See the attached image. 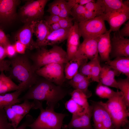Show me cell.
I'll list each match as a JSON object with an SVG mask.
<instances>
[{"label": "cell", "instance_id": "20", "mask_svg": "<svg viewBox=\"0 0 129 129\" xmlns=\"http://www.w3.org/2000/svg\"><path fill=\"white\" fill-rule=\"evenodd\" d=\"M70 29L61 28L51 31L46 39L44 47L48 45H57L67 40Z\"/></svg>", "mask_w": 129, "mask_h": 129}, {"label": "cell", "instance_id": "39", "mask_svg": "<svg viewBox=\"0 0 129 129\" xmlns=\"http://www.w3.org/2000/svg\"><path fill=\"white\" fill-rule=\"evenodd\" d=\"M47 11L50 15L59 16L60 12V8L58 0H54L49 4Z\"/></svg>", "mask_w": 129, "mask_h": 129}, {"label": "cell", "instance_id": "13", "mask_svg": "<svg viewBox=\"0 0 129 129\" xmlns=\"http://www.w3.org/2000/svg\"><path fill=\"white\" fill-rule=\"evenodd\" d=\"M92 112V107L91 105L87 111L83 114L72 115L69 123L63 126L62 128L64 129H94L91 123Z\"/></svg>", "mask_w": 129, "mask_h": 129}, {"label": "cell", "instance_id": "47", "mask_svg": "<svg viewBox=\"0 0 129 129\" xmlns=\"http://www.w3.org/2000/svg\"><path fill=\"white\" fill-rule=\"evenodd\" d=\"M118 34L121 37L129 36V20L124 24L123 28L118 31Z\"/></svg>", "mask_w": 129, "mask_h": 129}, {"label": "cell", "instance_id": "49", "mask_svg": "<svg viewBox=\"0 0 129 129\" xmlns=\"http://www.w3.org/2000/svg\"><path fill=\"white\" fill-rule=\"evenodd\" d=\"M9 43H10L5 33L2 30L0 29V44L5 47Z\"/></svg>", "mask_w": 129, "mask_h": 129}, {"label": "cell", "instance_id": "46", "mask_svg": "<svg viewBox=\"0 0 129 129\" xmlns=\"http://www.w3.org/2000/svg\"><path fill=\"white\" fill-rule=\"evenodd\" d=\"M14 45L17 53L20 54H25L26 48L24 44L20 41H17Z\"/></svg>", "mask_w": 129, "mask_h": 129}, {"label": "cell", "instance_id": "32", "mask_svg": "<svg viewBox=\"0 0 129 129\" xmlns=\"http://www.w3.org/2000/svg\"><path fill=\"white\" fill-rule=\"evenodd\" d=\"M116 91L108 86L99 83L95 90L96 94L99 97L108 99L116 93Z\"/></svg>", "mask_w": 129, "mask_h": 129}, {"label": "cell", "instance_id": "19", "mask_svg": "<svg viewBox=\"0 0 129 129\" xmlns=\"http://www.w3.org/2000/svg\"><path fill=\"white\" fill-rule=\"evenodd\" d=\"M121 74L106 64L102 67L99 76V83L108 86L118 89L117 81L115 77Z\"/></svg>", "mask_w": 129, "mask_h": 129}, {"label": "cell", "instance_id": "44", "mask_svg": "<svg viewBox=\"0 0 129 129\" xmlns=\"http://www.w3.org/2000/svg\"><path fill=\"white\" fill-rule=\"evenodd\" d=\"M7 56L10 58H12L16 55L17 53L14 45L9 43L5 47Z\"/></svg>", "mask_w": 129, "mask_h": 129}, {"label": "cell", "instance_id": "23", "mask_svg": "<svg viewBox=\"0 0 129 129\" xmlns=\"http://www.w3.org/2000/svg\"><path fill=\"white\" fill-rule=\"evenodd\" d=\"M88 62L87 60L79 59L75 58L65 64L64 73L66 79L70 80L78 72L82 64Z\"/></svg>", "mask_w": 129, "mask_h": 129}, {"label": "cell", "instance_id": "50", "mask_svg": "<svg viewBox=\"0 0 129 129\" xmlns=\"http://www.w3.org/2000/svg\"><path fill=\"white\" fill-rule=\"evenodd\" d=\"M7 56L5 47L0 44V61L4 60L5 58Z\"/></svg>", "mask_w": 129, "mask_h": 129}, {"label": "cell", "instance_id": "17", "mask_svg": "<svg viewBox=\"0 0 129 129\" xmlns=\"http://www.w3.org/2000/svg\"><path fill=\"white\" fill-rule=\"evenodd\" d=\"M33 34L37 38L36 49L44 47L46 39L51 31L49 26L44 20L42 19L33 21Z\"/></svg>", "mask_w": 129, "mask_h": 129}, {"label": "cell", "instance_id": "33", "mask_svg": "<svg viewBox=\"0 0 129 129\" xmlns=\"http://www.w3.org/2000/svg\"><path fill=\"white\" fill-rule=\"evenodd\" d=\"M102 66L98 56L93 59L91 74V80L92 81L99 83V76Z\"/></svg>", "mask_w": 129, "mask_h": 129}, {"label": "cell", "instance_id": "1", "mask_svg": "<svg viewBox=\"0 0 129 129\" xmlns=\"http://www.w3.org/2000/svg\"><path fill=\"white\" fill-rule=\"evenodd\" d=\"M40 77L38 76L35 83L24 95L19 98V101L20 102L30 99L46 101L47 107L54 108L59 102L67 95V91L61 86Z\"/></svg>", "mask_w": 129, "mask_h": 129}, {"label": "cell", "instance_id": "12", "mask_svg": "<svg viewBox=\"0 0 129 129\" xmlns=\"http://www.w3.org/2000/svg\"><path fill=\"white\" fill-rule=\"evenodd\" d=\"M20 2L18 0H0V23H11L16 19V8Z\"/></svg>", "mask_w": 129, "mask_h": 129}, {"label": "cell", "instance_id": "11", "mask_svg": "<svg viewBox=\"0 0 129 129\" xmlns=\"http://www.w3.org/2000/svg\"><path fill=\"white\" fill-rule=\"evenodd\" d=\"M99 37L83 40L80 43L75 58L79 59L90 60L98 57L97 45Z\"/></svg>", "mask_w": 129, "mask_h": 129}, {"label": "cell", "instance_id": "40", "mask_svg": "<svg viewBox=\"0 0 129 129\" xmlns=\"http://www.w3.org/2000/svg\"><path fill=\"white\" fill-rule=\"evenodd\" d=\"M74 18L72 17L61 18L58 23L61 28L64 29H70L73 25V21Z\"/></svg>", "mask_w": 129, "mask_h": 129}, {"label": "cell", "instance_id": "14", "mask_svg": "<svg viewBox=\"0 0 129 129\" xmlns=\"http://www.w3.org/2000/svg\"><path fill=\"white\" fill-rule=\"evenodd\" d=\"M114 32L111 38V49L110 57H129V39L122 37Z\"/></svg>", "mask_w": 129, "mask_h": 129}, {"label": "cell", "instance_id": "2", "mask_svg": "<svg viewBox=\"0 0 129 129\" xmlns=\"http://www.w3.org/2000/svg\"><path fill=\"white\" fill-rule=\"evenodd\" d=\"M9 60V77L19 83L22 92L28 89L35 83L38 76L29 56L25 54L16 55Z\"/></svg>", "mask_w": 129, "mask_h": 129}, {"label": "cell", "instance_id": "35", "mask_svg": "<svg viewBox=\"0 0 129 129\" xmlns=\"http://www.w3.org/2000/svg\"><path fill=\"white\" fill-rule=\"evenodd\" d=\"M84 6L86 9L95 13L97 16L104 14V9L101 0L90 2Z\"/></svg>", "mask_w": 129, "mask_h": 129}, {"label": "cell", "instance_id": "9", "mask_svg": "<svg viewBox=\"0 0 129 129\" xmlns=\"http://www.w3.org/2000/svg\"><path fill=\"white\" fill-rule=\"evenodd\" d=\"M94 129H114L110 116L101 101H91Z\"/></svg>", "mask_w": 129, "mask_h": 129}, {"label": "cell", "instance_id": "36", "mask_svg": "<svg viewBox=\"0 0 129 129\" xmlns=\"http://www.w3.org/2000/svg\"><path fill=\"white\" fill-rule=\"evenodd\" d=\"M60 8V12L59 16L61 18H66L71 15V9L68 6L67 1L58 0Z\"/></svg>", "mask_w": 129, "mask_h": 129}, {"label": "cell", "instance_id": "3", "mask_svg": "<svg viewBox=\"0 0 129 129\" xmlns=\"http://www.w3.org/2000/svg\"><path fill=\"white\" fill-rule=\"evenodd\" d=\"M101 102L110 116L114 129H121L129 124V108L120 91H116L106 102Z\"/></svg>", "mask_w": 129, "mask_h": 129}, {"label": "cell", "instance_id": "24", "mask_svg": "<svg viewBox=\"0 0 129 129\" xmlns=\"http://www.w3.org/2000/svg\"><path fill=\"white\" fill-rule=\"evenodd\" d=\"M22 92L18 90L11 93L0 94V110L20 102L19 97Z\"/></svg>", "mask_w": 129, "mask_h": 129}, {"label": "cell", "instance_id": "34", "mask_svg": "<svg viewBox=\"0 0 129 129\" xmlns=\"http://www.w3.org/2000/svg\"><path fill=\"white\" fill-rule=\"evenodd\" d=\"M91 80L87 78L76 84L71 86L74 89L78 90L82 92L88 98L92 95V92L88 89Z\"/></svg>", "mask_w": 129, "mask_h": 129}, {"label": "cell", "instance_id": "48", "mask_svg": "<svg viewBox=\"0 0 129 129\" xmlns=\"http://www.w3.org/2000/svg\"><path fill=\"white\" fill-rule=\"evenodd\" d=\"M10 67V62L9 60L0 61V72L9 71Z\"/></svg>", "mask_w": 129, "mask_h": 129}, {"label": "cell", "instance_id": "22", "mask_svg": "<svg viewBox=\"0 0 129 129\" xmlns=\"http://www.w3.org/2000/svg\"><path fill=\"white\" fill-rule=\"evenodd\" d=\"M106 64L113 68L120 74L129 77V57H116Z\"/></svg>", "mask_w": 129, "mask_h": 129}, {"label": "cell", "instance_id": "4", "mask_svg": "<svg viewBox=\"0 0 129 129\" xmlns=\"http://www.w3.org/2000/svg\"><path fill=\"white\" fill-rule=\"evenodd\" d=\"M37 49L35 52L29 56L36 71L49 64H65L69 61L66 52L61 46L55 45L49 49L45 47Z\"/></svg>", "mask_w": 129, "mask_h": 129}, {"label": "cell", "instance_id": "16", "mask_svg": "<svg viewBox=\"0 0 129 129\" xmlns=\"http://www.w3.org/2000/svg\"><path fill=\"white\" fill-rule=\"evenodd\" d=\"M33 21L26 25L17 33L16 38L26 46V49L30 50L36 49V42L33 39Z\"/></svg>", "mask_w": 129, "mask_h": 129}, {"label": "cell", "instance_id": "43", "mask_svg": "<svg viewBox=\"0 0 129 129\" xmlns=\"http://www.w3.org/2000/svg\"><path fill=\"white\" fill-rule=\"evenodd\" d=\"M34 120L32 116L27 115L26 116L25 121L21 125L15 129L12 128L10 129H26L28 125L32 123Z\"/></svg>", "mask_w": 129, "mask_h": 129}, {"label": "cell", "instance_id": "7", "mask_svg": "<svg viewBox=\"0 0 129 129\" xmlns=\"http://www.w3.org/2000/svg\"><path fill=\"white\" fill-rule=\"evenodd\" d=\"M78 24L81 36L83 40L98 38L107 31L105 21L101 15L78 22Z\"/></svg>", "mask_w": 129, "mask_h": 129}, {"label": "cell", "instance_id": "42", "mask_svg": "<svg viewBox=\"0 0 129 129\" xmlns=\"http://www.w3.org/2000/svg\"><path fill=\"white\" fill-rule=\"evenodd\" d=\"M87 78H88L78 72L70 80L69 82V84L71 86L72 85L78 83Z\"/></svg>", "mask_w": 129, "mask_h": 129}, {"label": "cell", "instance_id": "30", "mask_svg": "<svg viewBox=\"0 0 129 129\" xmlns=\"http://www.w3.org/2000/svg\"><path fill=\"white\" fill-rule=\"evenodd\" d=\"M65 107L66 109L72 115L82 114L85 113L88 109H85L79 105L71 98L66 102Z\"/></svg>", "mask_w": 129, "mask_h": 129}, {"label": "cell", "instance_id": "45", "mask_svg": "<svg viewBox=\"0 0 129 129\" xmlns=\"http://www.w3.org/2000/svg\"><path fill=\"white\" fill-rule=\"evenodd\" d=\"M45 19L44 20L50 26L54 23L58 22L61 18L59 16L50 15L49 16H46Z\"/></svg>", "mask_w": 129, "mask_h": 129}, {"label": "cell", "instance_id": "41", "mask_svg": "<svg viewBox=\"0 0 129 129\" xmlns=\"http://www.w3.org/2000/svg\"><path fill=\"white\" fill-rule=\"evenodd\" d=\"M67 4L71 9L77 5H84L87 3L91 2L94 1L93 0H67Z\"/></svg>", "mask_w": 129, "mask_h": 129}, {"label": "cell", "instance_id": "25", "mask_svg": "<svg viewBox=\"0 0 129 129\" xmlns=\"http://www.w3.org/2000/svg\"><path fill=\"white\" fill-rule=\"evenodd\" d=\"M18 85L13 82L9 77L6 76L4 71L0 74V94L13 91L20 90Z\"/></svg>", "mask_w": 129, "mask_h": 129}, {"label": "cell", "instance_id": "26", "mask_svg": "<svg viewBox=\"0 0 129 129\" xmlns=\"http://www.w3.org/2000/svg\"><path fill=\"white\" fill-rule=\"evenodd\" d=\"M71 15L75 22L78 23L90 19L89 11L84 5H77L75 6L71 10Z\"/></svg>", "mask_w": 129, "mask_h": 129}, {"label": "cell", "instance_id": "6", "mask_svg": "<svg viewBox=\"0 0 129 129\" xmlns=\"http://www.w3.org/2000/svg\"><path fill=\"white\" fill-rule=\"evenodd\" d=\"M48 0H30L20 8L19 16L21 21L27 23L42 19L45 7Z\"/></svg>", "mask_w": 129, "mask_h": 129}, {"label": "cell", "instance_id": "18", "mask_svg": "<svg viewBox=\"0 0 129 129\" xmlns=\"http://www.w3.org/2000/svg\"><path fill=\"white\" fill-rule=\"evenodd\" d=\"M111 31L107 30L105 33L98 38L97 48L98 54L101 60L105 62L110 60V55L111 49L110 33Z\"/></svg>", "mask_w": 129, "mask_h": 129}, {"label": "cell", "instance_id": "52", "mask_svg": "<svg viewBox=\"0 0 129 129\" xmlns=\"http://www.w3.org/2000/svg\"><path fill=\"white\" fill-rule=\"evenodd\" d=\"M121 129H129V124L122 128Z\"/></svg>", "mask_w": 129, "mask_h": 129}, {"label": "cell", "instance_id": "27", "mask_svg": "<svg viewBox=\"0 0 129 129\" xmlns=\"http://www.w3.org/2000/svg\"><path fill=\"white\" fill-rule=\"evenodd\" d=\"M101 1L104 9V14L119 10L127 6L124 4L123 0H101Z\"/></svg>", "mask_w": 129, "mask_h": 129}, {"label": "cell", "instance_id": "29", "mask_svg": "<svg viewBox=\"0 0 129 129\" xmlns=\"http://www.w3.org/2000/svg\"><path fill=\"white\" fill-rule=\"evenodd\" d=\"M117 81L118 89L122 93L124 100L128 108H129V77L121 79Z\"/></svg>", "mask_w": 129, "mask_h": 129}, {"label": "cell", "instance_id": "28", "mask_svg": "<svg viewBox=\"0 0 129 129\" xmlns=\"http://www.w3.org/2000/svg\"><path fill=\"white\" fill-rule=\"evenodd\" d=\"M70 94L71 98L77 103L85 109L88 108L90 105L87 98L82 92L78 90L74 89Z\"/></svg>", "mask_w": 129, "mask_h": 129}, {"label": "cell", "instance_id": "31", "mask_svg": "<svg viewBox=\"0 0 129 129\" xmlns=\"http://www.w3.org/2000/svg\"><path fill=\"white\" fill-rule=\"evenodd\" d=\"M11 106L6 107L4 108L8 121L13 129L17 127L21 121L20 117L12 109Z\"/></svg>", "mask_w": 129, "mask_h": 129}, {"label": "cell", "instance_id": "15", "mask_svg": "<svg viewBox=\"0 0 129 129\" xmlns=\"http://www.w3.org/2000/svg\"><path fill=\"white\" fill-rule=\"evenodd\" d=\"M78 22H74L70 29L67 37L66 53L69 61L75 57L76 53L80 44L81 37L78 27Z\"/></svg>", "mask_w": 129, "mask_h": 129}, {"label": "cell", "instance_id": "37", "mask_svg": "<svg viewBox=\"0 0 129 129\" xmlns=\"http://www.w3.org/2000/svg\"><path fill=\"white\" fill-rule=\"evenodd\" d=\"M93 59L84 63L80 66L78 72L91 80V69Z\"/></svg>", "mask_w": 129, "mask_h": 129}, {"label": "cell", "instance_id": "8", "mask_svg": "<svg viewBox=\"0 0 129 129\" xmlns=\"http://www.w3.org/2000/svg\"><path fill=\"white\" fill-rule=\"evenodd\" d=\"M65 64L59 63L49 64L37 70L36 72L38 76L61 86L66 79L64 73Z\"/></svg>", "mask_w": 129, "mask_h": 129}, {"label": "cell", "instance_id": "5", "mask_svg": "<svg viewBox=\"0 0 129 129\" xmlns=\"http://www.w3.org/2000/svg\"><path fill=\"white\" fill-rule=\"evenodd\" d=\"M39 109V115L28 127L31 129H61L63 120L67 114L56 112L53 108L44 109L42 104Z\"/></svg>", "mask_w": 129, "mask_h": 129}, {"label": "cell", "instance_id": "21", "mask_svg": "<svg viewBox=\"0 0 129 129\" xmlns=\"http://www.w3.org/2000/svg\"><path fill=\"white\" fill-rule=\"evenodd\" d=\"M41 103L40 101L36 100L30 102L29 100H26L22 103L15 104L11 107L22 120L31 109H39Z\"/></svg>", "mask_w": 129, "mask_h": 129}, {"label": "cell", "instance_id": "51", "mask_svg": "<svg viewBox=\"0 0 129 129\" xmlns=\"http://www.w3.org/2000/svg\"><path fill=\"white\" fill-rule=\"evenodd\" d=\"M49 26L51 31L56 30L61 28L58 22L54 23Z\"/></svg>", "mask_w": 129, "mask_h": 129}, {"label": "cell", "instance_id": "10", "mask_svg": "<svg viewBox=\"0 0 129 129\" xmlns=\"http://www.w3.org/2000/svg\"><path fill=\"white\" fill-rule=\"evenodd\" d=\"M102 19L108 23L111 32L118 31L121 26L129 19V6L111 13L101 15Z\"/></svg>", "mask_w": 129, "mask_h": 129}, {"label": "cell", "instance_id": "38", "mask_svg": "<svg viewBox=\"0 0 129 129\" xmlns=\"http://www.w3.org/2000/svg\"><path fill=\"white\" fill-rule=\"evenodd\" d=\"M12 128L4 109H0V129H10Z\"/></svg>", "mask_w": 129, "mask_h": 129}]
</instances>
